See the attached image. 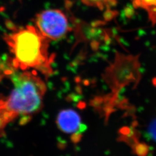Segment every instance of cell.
Instances as JSON below:
<instances>
[{
    "label": "cell",
    "mask_w": 156,
    "mask_h": 156,
    "mask_svg": "<svg viewBox=\"0 0 156 156\" xmlns=\"http://www.w3.org/2000/svg\"><path fill=\"white\" fill-rule=\"evenodd\" d=\"M5 41L12 55L10 64L14 69L23 71L35 68L46 76L53 73L50 56V40L33 26H27L5 35Z\"/></svg>",
    "instance_id": "6da1fadb"
},
{
    "label": "cell",
    "mask_w": 156,
    "mask_h": 156,
    "mask_svg": "<svg viewBox=\"0 0 156 156\" xmlns=\"http://www.w3.org/2000/svg\"><path fill=\"white\" fill-rule=\"evenodd\" d=\"M37 75L35 70L31 73H15L12 75L15 88L6 101V108L22 115L35 113L42 109V96L45 94L46 87Z\"/></svg>",
    "instance_id": "7a4b0ae2"
},
{
    "label": "cell",
    "mask_w": 156,
    "mask_h": 156,
    "mask_svg": "<svg viewBox=\"0 0 156 156\" xmlns=\"http://www.w3.org/2000/svg\"><path fill=\"white\" fill-rule=\"evenodd\" d=\"M36 27L48 39H61L69 31L66 15L59 9H47L38 13L35 19Z\"/></svg>",
    "instance_id": "3957f363"
},
{
    "label": "cell",
    "mask_w": 156,
    "mask_h": 156,
    "mask_svg": "<svg viewBox=\"0 0 156 156\" xmlns=\"http://www.w3.org/2000/svg\"><path fill=\"white\" fill-rule=\"evenodd\" d=\"M80 121L81 119L78 113L68 109L60 111L57 115L56 123L62 131L70 134L78 131Z\"/></svg>",
    "instance_id": "277c9868"
},
{
    "label": "cell",
    "mask_w": 156,
    "mask_h": 156,
    "mask_svg": "<svg viewBox=\"0 0 156 156\" xmlns=\"http://www.w3.org/2000/svg\"><path fill=\"white\" fill-rule=\"evenodd\" d=\"M135 8H141L147 12L153 25L156 24V0H132Z\"/></svg>",
    "instance_id": "5b68a950"
},
{
    "label": "cell",
    "mask_w": 156,
    "mask_h": 156,
    "mask_svg": "<svg viewBox=\"0 0 156 156\" xmlns=\"http://www.w3.org/2000/svg\"><path fill=\"white\" fill-rule=\"evenodd\" d=\"M86 5L94 7L100 10H105L116 5L117 0H80Z\"/></svg>",
    "instance_id": "8992f818"
},
{
    "label": "cell",
    "mask_w": 156,
    "mask_h": 156,
    "mask_svg": "<svg viewBox=\"0 0 156 156\" xmlns=\"http://www.w3.org/2000/svg\"><path fill=\"white\" fill-rule=\"evenodd\" d=\"M147 134L151 140L156 142V119L149 125L147 130Z\"/></svg>",
    "instance_id": "52a82bcc"
},
{
    "label": "cell",
    "mask_w": 156,
    "mask_h": 156,
    "mask_svg": "<svg viewBox=\"0 0 156 156\" xmlns=\"http://www.w3.org/2000/svg\"><path fill=\"white\" fill-rule=\"evenodd\" d=\"M31 120V116L29 115H22L19 121V124L20 126H24L29 123Z\"/></svg>",
    "instance_id": "ba28073f"
},
{
    "label": "cell",
    "mask_w": 156,
    "mask_h": 156,
    "mask_svg": "<svg viewBox=\"0 0 156 156\" xmlns=\"http://www.w3.org/2000/svg\"><path fill=\"white\" fill-rule=\"evenodd\" d=\"M82 135L79 133V132H75L74 133V134L71 137V140L73 143L74 144H78V142H79L80 141V140H82Z\"/></svg>",
    "instance_id": "9c48e42d"
},
{
    "label": "cell",
    "mask_w": 156,
    "mask_h": 156,
    "mask_svg": "<svg viewBox=\"0 0 156 156\" xmlns=\"http://www.w3.org/2000/svg\"><path fill=\"white\" fill-rule=\"evenodd\" d=\"M81 98H82V97L80 96V95L71 94L68 95V97H67L66 99L68 101H78Z\"/></svg>",
    "instance_id": "30bf717a"
},
{
    "label": "cell",
    "mask_w": 156,
    "mask_h": 156,
    "mask_svg": "<svg viewBox=\"0 0 156 156\" xmlns=\"http://www.w3.org/2000/svg\"><path fill=\"white\" fill-rule=\"evenodd\" d=\"M66 142L64 141V140H59L58 141V148L59 149H64L65 148H66Z\"/></svg>",
    "instance_id": "8fae6325"
},
{
    "label": "cell",
    "mask_w": 156,
    "mask_h": 156,
    "mask_svg": "<svg viewBox=\"0 0 156 156\" xmlns=\"http://www.w3.org/2000/svg\"><path fill=\"white\" fill-rule=\"evenodd\" d=\"M86 129H87V126L85 124H80L79 129H78V132H79L80 133H82L84 132Z\"/></svg>",
    "instance_id": "7c38bea8"
},
{
    "label": "cell",
    "mask_w": 156,
    "mask_h": 156,
    "mask_svg": "<svg viewBox=\"0 0 156 156\" xmlns=\"http://www.w3.org/2000/svg\"><path fill=\"white\" fill-rule=\"evenodd\" d=\"M86 103L82 101H79L77 105V107L80 109H83L86 108Z\"/></svg>",
    "instance_id": "4fadbf2b"
},
{
    "label": "cell",
    "mask_w": 156,
    "mask_h": 156,
    "mask_svg": "<svg viewBox=\"0 0 156 156\" xmlns=\"http://www.w3.org/2000/svg\"><path fill=\"white\" fill-rule=\"evenodd\" d=\"M76 92L78 93V94H82V88L80 87V86H77L76 88Z\"/></svg>",
    "instance_id": "5bb4252c"
},
{
    "label": "cell",
    "mask_w": 156,
    "mask_h": 156,
    "mask_svg": "<svg viewBox=\"0 0 156 156\" xmlns=\"http://www.w3.org/2000/svg\"><path fill=\"white\" fill-rule=\"evenodd\" d=\"M153 82L155 86H156V78H154V79H153Z\"/></svg>",
    "instance_id": "9a60e30c"
}]
</instances>
